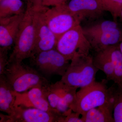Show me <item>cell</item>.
<instances>
[{"mask_svg": "<svg viewBox=\"0 0 122 122\" xmlns=\"http://www.w3.org/2000/svg\"><path fill=\"white\" fill-rule=\"evenodd\" d=\"M118 18H119L120 21L122 22V9L121 10V12H120Z\"/></svg>", "mask_w": 122, "mask_h": 122, "instance_id": "cell-29", "label": "cell"}, {"mask_svg": "<svg viewBox=\"0 0 122 122\" xmlns=\"http://www.w3.org/2000/svg\"><path fill=\"white\" fill-rule=\"evenodd\" d=\"M14 93L16 96L14 107L21 106L37 108L49 112H60L51 106L42 87H33L22 93H18L14 91Z\"/></svg>", "mask_w": 122, "mask_h": 122, "instance_id": "cell-10", "label": "cell"}, {"mask_svg": "<svg viewBox=\"0 0 122 122\" xmlns=\"http://www.w3.org/2000/svg\"><path fill=\"white\" fill-rule=\"evenodd\" d=\"M119 46L122 54V41L120 42V44H119Z\"/></svg>", "mask_w": 122, "mask_h": 122, "instance_id": "cell-30", "label": "cell"}, {"mask_svg": "<svg viewBox=\"0 0 122 122\" xmlns=\"http://www.w3.org/2000/svg\"><path fill=\"white\" fill-rule=\"evenodd\" d=\"M43 0H28L27 4L29 5L34 11H38L46 8L47 7L42 5Z\"/></svg>", "mask_w": 122, "mask_h": 122, "instance_id": "cell-26", "label": "cell"}, {"mask_svg": "<svg viewBox=\"0 0 122 122\" xmlns=\"http://www.w3.org/2000/svg\"><path fill=\"white\" fill-rule=\"evenodd\" d=\"M25 0V1H27L28 0Z\"/></svg>", "mask_w": 122, "mask_h": 122, "instance_id": "cell-31", "label": "cell"}, {"mask_svg": "<svg viewBox=\"0 0 122 122\" xmlns=\"http://www.w3.org/2000/svg\"><path fill=\"white\" fill-rule=\"evenodd\" d=\"M103 11L111 13L114 20L117 21L122 9V0H98Z\"/></svg>", "mask_w": 122, "mask_h": 122, "instance_id": "cell-23", "label": "cell"}, {"mask_svg": "<svg viewBox=\"0 0 122 122\" xmlns=\"http://www.w3.org/2000/svg\"><path fill=\"white\" fill-rule=\"evenodd\" d=\"M77 89L70 86L68 90L59 100L56 109L63 115L70 109L71 106L74 102Z\"/></svg>", "mask_w": 122, "mask_h": 122, "instance_id": "cell-22", "label": "cell"}, {"mask_svg": "<svg viewBox=\"0 0 122 122\" xmlns=\"http://www.w3.org/2000/svg\"><path fill=\"white\" fill-rule=\"evenodd\" d=\"M68 0H57L56 5L64 4L66 3V2Z\"/></svg>", "mask_w": 122, "mask_h": 122, "instance_id": "cell-28", "label": "cell"}, {"mask_svg": "<svg viewBox=\"0 0 122 122\" xmlns=\"http://www.w3.org/2000/svg\"><path fill=\"white\" fill-rule=\"evenodd\" d=\"M113 63L114 71V83H122V54L119 44L106 48Z\"/></svg>", "mask_w": 122, "mask_h": 122, "instance_id": "cell-18", "label": "cell"}, {"mask_svg": "<svg viewBox=\"0 0 122 122\" xmlns=\"http://www.w3.org/2000/svg\"><path fill=\"white\" fill-rule=\"evenodd\" d=\"M29 58L30 65L46 78L54 75L62 77L70 63L56 49L40 52Z\"/></svg>", "mask_w": 122, "mask_h": 122, "instance_id": "cell-5", "label": "cell"}, {"mask_svg": "<svg viewBox=\"0 0 122 122\" xmlns=\"http://www.w3.org/2000/svg\"><path fill=\"white\" fill-rule=\"evenodd\" d=\"M35 45V32L33 21V10L27 4L24 17L16 36L13 50L9 62L22 61L31 56Z\"/></svg>", "mask_w": 122, "mask_h": 122, "instance_id": "cell-3", "label": "cell"}, {"mask_svg": "<svg viewBox=\"0 0 122 122\" xmlns=\"http://www.w3.org/2000/svg\"><path fill=\"white\" fill-rule=\"evenodd\" d=\"M56 49L69 61L77 55L90 54L92 50L81 25L60 36L58 38Z\"/></svg>", "mask_w": 122, "mask_h": 122, "instance_id": "cell-6", "label": "cell"}, {"mask_svg": "<svg viewBox=\"0 0 122 122\" xmlns=\"http://www.w3.org/2000/svg\"><path fill=\"white\" fill-rule=\"evenodd\" d=\"M57 0H43L42 5L44 7L55 6L56 5Z\"/></svg>", "mask_w": 122, "mask_h": 122, "instance_id": "cell-27", "label": "cell"}, {"mask_svg": "<svg viewBox=\"0 0 122 122\" xmlns=\"http://www.w3.org/2000/svg\"><path fill=\"white\" fill-rule=\"evenodd\" d=\"M94 52L104 49L111 46L119 45L122 41V29L120 27L111 29L86 37Z\"/></svg>", "mask_w": 122, "mask_h": 122, "instance_id": "cell-13", "label": "cell"}, {"mask_svg": "<svg viewBox=\"0 0 122 122\" xmlns=\"http://www.w3.org/2000/svg\"><path fill=\"white\" fill-rule=\"evenodd\" d=\"M10 49L0 47V75H5L9 62L8 52Z\"/></svg>", "mask_w": 122, "mask_h": 122, "instance_id": "cell-24", "label": "cell"}, {"mask_svg": "<svg viewBox=\"0 0 122 122\" xmlns=\"http://www.w3.org/2000/svg\"><path fill=\"white\" fill-rule=\"evenodd\" d=\"M70 86L61 80L55 83H50L48 86L42 87L47 100L53 108L56 109L59 100Z\"/></svg>", "mask_w": 122, "mask_h": 122, "instance_id": "cell-17", "label": "cell"}, {"mask_svg": "<svg viewBox=\"0 0 122 122\" xmlns=\"http://www.w3.org/2000/svg\"><path fill=\"white\" fill-rule=\"evenodd\" d=\"M66 4L80 23L97 20L102 16L104 11L98 0H70Z\"/></svg>", "mask_w": 122, "mask_h": 122, "instance_id": "cell-11", "label": "cell"}, {"mask_svg": "<svg viewBox=\"0 0 122 122\" xmlns=\"http://www.w3.org/2000/svg\"><path fill=\"white\" fill-rule=\"evenodd\" d=\"M119 27V25L117 21L106 20L82 27L83 34L86 37H87Z\"/></svg>", "mask_w": 122, "mask_h": 122, "instance_id": "cell-20", "label": "cell"}, {"mask_svg": "<svg viewBox=\"0 0 122 122\" xmlns=\"http://www.w3.org/2000/svg\"><path fill=\"white\" fill-rule=\"evenodd\" d=\"M5 75L12 89L18 93L33 87H45L50 83L35 68L25 65L22 61L9 62Z\"/></svg>", "mask_w": 122, "mask_h": 122, "instance_id": "cell-1", "label": "cell"}, {"mask_svg": "<svg viewBox=\"0 0 122 122\" xmlns=\"http://www.w3.org/2000/svg\"><path fill=\"white\" fill-rule=\"evenodd\" d=\"M16 96L5 75H0V110L10 115L13 113Z\"/></svg>", "mask_w": 122, "mask_h": 122, "instance_id": "cell-15", "label": "cell"}, {"mask_svg": "<svg viewBox=\"0 0 122 122\" xmlns=\"http://www.w3.org/2000/svg\"><path fill=\"white\" fill-rule=\"evenodd\" d=\"M25 11L22 0H0V18L24 14Z\"/></svg>", "mask_w": 122, "mask_h": 122, "instance_id": "cell-19", "label": "cell"}, {"mask_svg": "<svg viewBox=\"0 0 122 122\" xmlns=\"http://www.w3.org/2000/svg\"><path fill=\"white\" fill-rule=\"evenodd\" d=\"M0 18V46L10 49L14 45L24 14Z\"/></svg>", "mask_w": 122, "mask_h": 122, "instance_id": "cell-12", "label": "cell"}, {"mask_svg": "<svg viewBox=\"0 0 122 122\" xmlns=\"http://www.w3.org/2000/svg\"><path fill=\"white\" fill-rule=\"evenodd\" d=\"M71 63L61 80L66 85L78 88L90 85L96 81L99 70L94 66L90 54L77 55Z\"/></svg>", "mask_w": 122, "mask_h": 122, "instance_id": "cell-2", "label": "cell"}, {"mask_svg": "<svg viewBox=\"0 0 122 122\" xmlns=\"http://www.w3.org/2000/svg\"><path fill=\"white\" fill-rule=\"evenodd\" d=\"M114 99L113 115L115 122H122V83L111 86Z\"/></svg>", "mask_w": 122, "mask_h": 122, "instance_id": "cell-21", "label": "cell"}, {"mask_svg": "<svg viewBox=\"0 0 122 122\" xmlns=\"http://www.w3.org/2000/svg\"><path fill=\"white\" fill-rule=\"evenodd\" d=\"M63 116L60 112L44 111L33 107H14L10 115L0 113V122H62Z\"/></svg>", "mask_w": 122, "mask_h": 122, "instance_id": "cell-8", "label": "cell"}, {"mask_svg": "<svg viewBox=\"0 0 122 122\" xmlns=\"http://www.w3.org/2000/svg\"><path fill=\"white\" fill-rule=\"evenodd\" d=\"M33 10L35 45L31 56L42 51L56 49L58 39L50 28L44 18V10Z\"/></svg>", "mask_w": 122, "mask_h": 122, "instance_id": "cell-9", "label": "cell"}, {"mask_svg": "<svg viewBox=\"0 0 122 122\" xmlns=\"http://www.w3.org/2000/svg\"><path fill=\"white\" fill-rule=\"evenodd\" d=\"M113 109V106L107 101L103 105L82 114L81 118L83 122H115Z\"/></svg>", "mask_w": 122, "mask_h": 122, "instance_id": "cell-14", "label": "cell"}, {"mask_svg": "<svg viewBox=\"0 0 122 122\" xmlns=\"http://www.w3.org/2000/svg\"><path fill=\"white\" fill-rule=\"evenodd\" d=\"M107 79L95 81L77 92L74 102L70 107L72 111L81 115L91 109L105 104L107 101L108 87Z\"/></svg>", "mask_w": 122, "mask_h": 122, "instance_id": "cell-4", "label": "cell"}, {"mask_svg": "<svg viewBox=\"0 0 122 122\" xmlns=\"http://www.w3.org/2000/svg\"><path fill=\"white\" fill-rule=\"evenodd\" d=\"M94 52L92 56L94 65L105 74L107 81H114L113 66L106 48Z\"/></svg>", "mask_w": 122, "mask_h": 122, "instance_id": "cell-16", "label": "cell"}, {"mask_svg": "<svg viewBox=\"0 0 122 122\" xmlns=\"http://www.w3.org/2000/svg\"><path fill=\"white\" fill-rule=\"evenodd\" d=\"M66 4L51 8H47L44 11L46 22L57 39L66 32L81 24Z\"/></svg>", "mask_w": 122, "mask_h": 122, "instance_id": "cell-7", "label": "cell"}, {"mask_svg": "<svg viewBox=\"0 0 122 122\" xmlns=\"http://www.w3.org/2000/svg\"><path fill=\"white\" fill-rule=\"evenodd\" d=\"M80 115V114L72 111L64 117L62 122H83Z\"/></svg>", "mask_w": 122, "mask_h": 122, "instance_id": "cell-25", "label": "cell"}]
</instances>
